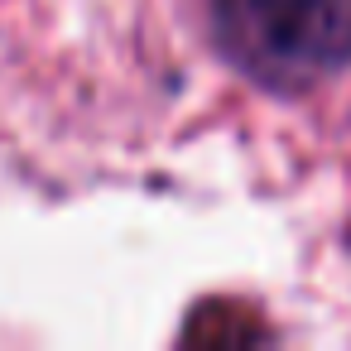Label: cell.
<instances>
[{"mask_svg": "<svg viewBox=\"0 0 351 351\" xmlns=\"http://www.w3.org/2000/svg\"><path fill=\"white\" fill-rule=\"evenodd\" d=\"M217 39L250 77L303 87L351 63V0H217Z\"/></svg>", "mask_w": 351, "mask_h": 351, "instance_id": "6da1fadb", "label": "cell"}]
</instances>
